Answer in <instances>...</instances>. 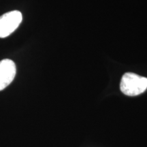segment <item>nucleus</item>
Listing matches in <instances>:
<instances>
[{
  "instance_id": "f257e3e1",
  "label": "nucleus",
  "mask_w": 147,
  "mask_h": 147,
  "mask_svg": "<svg viewBox=\"0 0 147 147\" xmlns=\"http://www.w3.org/2000/svg\"><path fill=\"white\" fill-rule=\"evenodd\" d=\"M121 91L128 96H136L147 89V78L134 73H126L121 78Z\"/></svg>"
},
{
  "instance_id": "f03ea898",
  "label": "nucleus",
  "mask_w": 147,
  "mask_h": 147,
  "mask_svg": "<svg viewBox=\"0 0 147 147\" xmlns=\"http://www.w3.org/2000/svg\"><path fill=\"white\" fill-rule=\"evenodd\" d=\"M22 21L23 15L18 10L10 11L0 16V38H5L12 34Z\"/></svg>"
},
{
  "instance_id": "7ed1b4c3",
  "label": "nucleus",
  "mask_w": 147,
  "mask_h": 147,
  "mask_svg": "<svg viewBox=\"0 0 147 147\" xmlns=\"http://www.w3.org/2000/svg\"><path fill=\"white\" fill-rule=\"evenodd\" d=\"M16 67L12 60L5 59L0 61V91L5 89L13 81Z\"/></svg>"
}]
</instances>
